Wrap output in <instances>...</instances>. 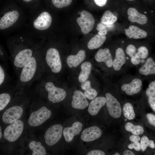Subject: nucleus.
Masks as SVG:
<instances>
[{"label": "nucleus", "mask_w": 155, "mask_h": 155, "mask_svg": "<svg viewBox=\"0 0 155 155\" xmlns=\"http://www.w3.org/2000/svg\"><path fill=\"white\" fill-rule=\"evenodd\" d=\"M15 6L7 5L0 10V35H11L24 28L28 13Z\"/></svg>", "instance_id": "2"}, {"label": "nucleus", "mask_w": 155, "mask_h": 155, "mask_svg": "<svg viewBox=\"0 0 155 155\" xmlns=\"http://www.w3.org/2000/svg\"><path fill=\"white\" fill-rule=\"evenodd\" d=\"M148 102L152 110L155 111V97L150 96L148 97Z\"/></svg>", "instance_id": "42"}, {"label": "nucleus", "mask_w": 155, "mask_h": 155, "mask_svg": "<svg viewBox=\"0 0 155 155\" xmlns=\"http://www.w3.org/2000/svg\"><path fill=\"white\" fill-rule=\"evenodd\" d=\"M105 96L106 106L109 115L114 118L120 117L121 114V108L119 101L110 93H106Z\"/></svg>", "instance_id": "10"}, {"label": "nucleus", "mask_w": 155, "mask_h": 155, "mask_svg": "<svg viewBox=\"0 0 155 155\" xmlns=\"http://www.w3.org/2000/svg\"><path fill=\"white\" fill-rule=\"evenodd\" d=\"M106 39V35L97 34L89 41L87 44L88 47L90 50L97 49L103 44Z\"/></svg>", "instance_id": "23"}, {"label": "nucleus", "mask_w": 155, "mask_h": 155, "mask_svg": "<svg viewBox=\"0 0 155 155\" xmlns=\"http://www.w3.org/2000/svg\"><path fill=\"white\" fill-rule=\"evenodd\" d=\"M102 134V130L99 127L93 126L86 128L83 131L81 138L85 142H92L99 138Z\"/></svg>", "instance_id": "12"}, {"label": "nucleus", "mask_w": 155, "mask_h": 155, "mask_svg": "<svg viewBox=\"0 0 155 155\" xmlns=\"http://www.w3.org/2000/svg\"><path fill=\"white\" fill-rule=\"evenodd\" d=\"M34 0H21L22 1L26 4H30Z\"/></svg>", "instance_id": "48"}, {"label": "nucleus", "mask_w": 155, "mask_h": 155, "mask_svg": "<svg viewBox=\"0 0 155 155\" xmlns=\"http://www.w3.org/2000/svg\"><path fill=\"white\" fill-rule=\"evenodd\" d=\"M137 53L141 59H144L148 56L149 52L146 47L143 46L138 48Z\"/></svg>", "instance_id": "34"}, {"label": "nucleus", "mask_w": 155, "mask_h": 155, "mask_svg": "<svg viewBox=\"0 0 155 155\" xmlns=\"http://www.w3.org/2000/svg\"><path fill=\"white\" fill-rule=\"evenodd\" d=\"M146 94L147 96H155V81L151 82L146 91Z\"/></svg>", "instance_id": "35"}, {"label": "nucleus", "mask_w": 155, "mask_h": 155, "mask_svg": "<svg viewBox=\"0 0 155 155\" xmlns=\"http://www.w3.org/2000/svg\"><path fill=\"white\" fill-rule=\"evenodd\" d=\"M129 139L133 143L138 142L140 139V138L139 136L134 135L131 136Z\"/></svg>", "instance_id": "46"}, {"label": "nucleus", "mask_w": 155, "mask_h": 155, "mask_svg": "<svg viewBox=\"0 0 155 155\" xmlns=\"http://www.w3.org/2000/svg\"><path fill=\"white\" fill-rule=\"evenodd\" d=\"M8 57L5 50L0 45V58H2L3 59L6 60Z\"/></svg>", "instance_id": "43"}, {"label": "nucleus", "mask_w": 155, "mask_h": 155, "mask_svg": "<svg viewBox=\"0 0 155 155\" xmlns=\"http://www.w3.org/2000/svg\"><path fill=\"white\" fill-rule=\"evenodd\" d=\"M136 51V49L135 46L131 44L128 45L126 49V53L131 57L135 54Z\"/></svg>", "instance_id": "36"}, {"label": "nucleus", "mask_w": 155, "mask_h": 155, "mask_svg": "<svg viewBox=\"0 0 155 155\" xmlns=\"http://www.w3.org/2000/svg\"><path fill=\"white\" fill-rule=\"evenodd\" d=\"M42 54L41 48L22 68L17 76L15 90H24L40 78L42 69Z\"/></svg>", "instance_id": "3"}, {"label": "nucleus", "mask_w": 155, "mask_h": 155, "mask_svg": "<svg viewBox=\"0 0 155 155\" xmlns=\"http://www.w3.org/2000/svg\"><path fill=\"white\" fill-rule=\"evenodd\" d=\"M126 0L128 1H134L135 0Z\"/></svg>", "instance_id": "52"}, {"label": "nucleus", "mask_w": 155, "mask_h": 155, "mask_svg": "<svg viewBox=\"0 0 155 155\" xmlns=\"http://www.w3.org/2000/svg\"><path fill=\"white\" fill-rule=\"evenodd\" d=\"M140 148L144 152L145 151L148 146L152 149L155 148V145L153 141L149 140L147 136H144L141 138L140 141Z\"/></svg>", "instance_id": "29"}, {"label": "nucleus", "mask_w": 155, "mask_h": 155, "mask_svg": "<svg viewBox=\"0 0 155 155\" xmlns=\"http://www.w3.org/2000/svg\"><path fill=\"white\" fill-rule=\"evenodd\" d=\"M125 31L126 35L130 38L141 39L147 36L146 31L134 25L130 26L128 28L125 30Z\"/></svg>", "instance_id": "19"}, {"label": "nucleus", "mask_w": 155, "mask_h": 155, "mask_svg": "<svg viewBox=\"0 0 155 155\" xmlns=\"http://www.w3.org/2000/svg\"><path fill=\"white\" fill-rule=\"evenodd\" d=\"M139 73L143 75H148L155 74V62L152 58L148 57L145 63L139 70Z\"/></svg>", "instance_id": "22"}, {"label": "nucleus", "mask_w": 155, "mask_h": 155, "mask_svg": "<svg viewBox=\"0 0 155 155\" xmlns=\"http://www.w3.org/2000/svg\"><path fill=\"white\" fill-rule=\"evenodd\" d=\"M113 25H106L102 22H100L97 25L96 27V29L99 31L98 34L101 35H106L108 31L113 27Z\"/></svg>", "instance_id": "31"}, {"label": "nucleus", "mask_w": 155, "mask_h": 155, "mask_svg": "<svg viewBox=\"0 0 155 155\" xmlns=\"http://www.w3.org/2000/svg\"><path fill=\"white\" fill-rule=\"evenodd\" d=\"M141 58L137 54V53L132 57L131 59V63L134 65H137L141 62Z\"/></svg>", "instance_id": "38"}, {"label": "nucleus", "mask_w": 155, "mask_h": 155, "mask_svg": "<svg viewBox=\"0 0 155 155\" xmlns=\"http://www.w3.org/2000/svg\"><path fill=\"white\" fill-rule=\"evenodd\" d=\"M123 114L125 117L129 120H132L135 117V114L131 104L129 102L126 103L123 108Z\"/></svg>", "instance_id": "28"}, {"label": "nucleus", "mask_w": 155, "mask_h": 155, "mask_svg": "<svg viewBox=\"0 0 155 155\" xmlns=\"http://www.w3.org/2000/svg\"><path fill=\"white\" fill-rule=\"evenodd\" d=\"M37 84L44 87L48 93V100L53 103H58L62 101L66 97V93L65 90L55 86L52 81L40 82Z\"/></svg>", "instance_id": "5"}, {"label": "nucleus", "mask_w": 155, "mask_h": 155, "mask_svg": "<svg viewBox=\"0 0 155 155\" xmlns=\"http://www.w3.org/2000/svg\"><path fill=\"white\" fill-rule=\"evenodd\" d=\"M51 115V111L43 106L31 114L28 120V124L32 127L39 126L49 119Z\"/></svg>", "instance_id": "7"}, {"label": "nucleus", "mask_w": 155, "mask_h": 155, "mask_svg": "<svg viewBox=\"0 0 155 155\" xmlns=\"http://www.w3.org/2000/svg\"><path fill=\"white\" fill-rule=\"evenodd\" d=\"M84 94L87 98L92 100L97 96L98 93L96 90L91 87L85 90Z\"/></svg>", "instance_id": "33"}, {"label": "nucleus", "mask_w": 155, "mask_h": 155, "mask_svg": "<svg viewBox=\"0 0 155 155\" xmlns=\"http://www.w3.org/2000/svg\"><path fill=\"white\" fill-rule=\"evenodd\" d=\"M72 0H51L53 5L55 7L61 8L70 5Z\"/></svg>", "instance_id": "32"}, {"label": "nucleus", "mask_w": 155, "mask_h": 155, "mask_svg": "<svg viewBox=\"0 0 155 155\" xmlns=\"http://www.w3.org/2000/svg\"><path fill=\"white\" fill-rule=\"evenodd\" d=\"M24 127V123L20 120L10 124L4 130L3 135L5 138L10 142L16 141L21 135Z\"/></svg>", "instance_id": "6"}, {"label": "nucleus", "mask_w": 155, "mask_h": 155, "mask_svg": "<svg viewBox=\"0 0 155 155\" xmlns=\"http://www.w3.org/2000/svg\"><path fill=\"white\" fill-rule=\"evenodd\" d=\"M30 149L32 151V155H45L46 151L44 147L40 142H36L33 141L30 142L29 145Z\"/></svg>", "instance_id": "25"}, {"label": "nucleus", "mask_w": 155, "mask_h": 155, "mask_svg": "<svg viewBox=\"0 0 155 155\" xmlns=\"http://www.w3.org/2000/svg\"><path fill=\"white\" fill-rule=\"evenodd\" d=\"M40 38L24 28L10 35L6 39L13 69L18 76L27 61L42 48Z\"/></svg>", "instance_id": "1"}, {"label": "nucleus", "mask_w": 155, "mask_h": 155, "mask_svg": "<svg viewBox=\"0 0 155 155\" xmlns=\"http://www.w3.org/2000/svg\"><path fill=\"white\" fill-rule=\"evenodd\" d=\"M117 18L110 11L107 10L104 13L101 19V22L106 25L113 24L117 20Z\"/></svg>", "instance_id": "27"}, {"label": "nucleus", "mask_w": 155, "mask_h": 155, "mask_svg": "<svg viewBox=\"0 0 155 155\" xmlns=\"http://www.w3.org/2000/svg\"><path fill=\"white\" fill-rule=\"evenodd\" d=\"M6 78V72L3 68L0 65V86L3 84Z\"/></svg>", "instance_id": "37"}, {"label": "nucleus", "mask_w": 155, "mask_h": 155, "mask_svg": "<svg viewBox=\"0 0 155 155\" xmlns=\"http://www.w3.org/2000/svg\"><path fill=\"white\" fill-rule=\"evenodd\" d=\"M2 136V130L1 127L0 126V139L1 138Z\"/></svg>", "instance_id": "49"}, {"label": "nucleus", "mask_w": 155, "mask_h": 155, "mask_svg": "<svg viewBox=\"0 0 155 155\" xmlns=\"http://www.w3.org/2000/svg\"><path fill=\"white\" fill-rule=\"evenodd\" d=\"M142 86L141 80L135 78L128 84H123L121 87L122 90L125 92L128 95H133L139 93Z\"/></svg>", "instance_id": "14"}, {"label": "nucleus", "mask_w": 155, "mask_h": 155, "mask_svg": "<svg viewBox=\"0 0 155 155\" xmlns=\"http://www.w3.org/2000/svg\"><path fill=\"white\" fill-rule=\"evenodd\" d=\"M94 1L97 5L102 7L106 5L107 0H94Z\"/></svg>", "instance_id": "45"}, {"label": "nucleus", "mask_w": 155, "mask_h": 155, "mask_svg": "<svg viewBox=\"0 0 155 155\" xmlns=\"http://www.w3.org/2000/svg\"><path fill=\"white\" fill-rule=\"evenodd\" d=\"M92 68V64L89 62H85L82 64L81 71L78 77L80 82L82 83L88 80L91 73Z\"/></svg>", "instance_id": "24"}, {"label": "nucleus", "mask_w": 155, "mask_h": 155, "mask_svg": "<svg viewBox=\"0 0 155 155\" xmlns=\"http://www.w3.org/2000/svg\"><path fill=\"white\" fill-rule=\"evenodd\" d=\"M91 87V84L90 81L89 80L85 81L82 83L81 85L82 89L85 90Z\"/></svg>", "instance_id": "44"}, {"label": "nucleus", "mask_w": 155, "mask_h": 155, "mask_svg": "<svg viewBox=\"0 0 155 155\" xmlns=\"http://www.w3.org/2000/svg\"><path fill=\"white\" fill-rule=\"evenodd\" d=\"M83 124L80 122H74L71 127L65 128L63 131L65 141L67 142H71L74 137L80 132L82 128Z\"/></svg>", "instance_id": "15"}, {"label": "nucleus", "mask_w": 155, "mask_h": 155, "mask_svg": "<svg viewBox=\"0 0 155 155\" xmlns=\"http://www.w3.org/2000/svg\"><path fill=\"white\" fill-rule=\"evenodd\" d=\"M63 133V127L59 124L54 125L46 130L44 136L46 144L51 146L56 144L61 139Z\"/></svg>", "instance_id": "8"}, {"label": "nucleus", "mask_w": 155, "mask_h": 155, "mask_svg": "<svg viewBox=\"0 0 155 155\" xmlns=\"http://www.w3.org/2000/svg\"><path fill=\"white\" fill-rule=\"evenodd\" d=\"M113 13V15L117 17L118 14H117V12H114V13Z\"/></svg>", "instance_id": "50"}, {"label": "nucleus", "mask_w": 155, "mask_h": 155, "mask_svg": "<svg viewBox=\"0 0 155 155\" xmlns=\"http://www.w3.org/2000/svg\"><path fill=\"white\" fill-rule=\"evenodd\" d=\"M80 16L77 19V22L81 31L84 34L88 33L92 30L95 24V20L92 15L88 11L84 10L81 12Z\"/></svg>", "instance_id": "9"}, {"label": "nucleus", "mask_w": 155, "mask_h": 155, "mask_svg": "<svg viewBox=\"0 0 155 155\" xmlns=\"http://www.w3.org/2000/svg\"><path fill=\"white\" fill-rule=\"evenodd\" d=\"M128 148L131 149L134 148L137 151H140L141 150L140 143L138 142H136L129 144L128 146Z\"/></svg>", "instance_id": "39"}, {"label": "nucleus", "mask_w": 155, "mask_h": 155, "mask_svg": "<svg viewBox=\"0 0 155 155\" xmlns=\"http://www.w3.org/2000/svg\"><path fill=\"white\" fill-rule=\"evenodd\" d=\"M44 61L50 71L53 73L59 72L62 69V63L59 52L56 48L50 47L45 52Z\"/></svg>", "instance_id": "4"}, {"label": "nucleus", "mask_w": 155, "mask_h": 155, "mask_svg": "<svg viewBox=\"0 0 155 155\" xmlns=\"http://www.w3.org/2000/svg\"><path fill=\"white\" fill-rule=\"evenodd\" d=\"M87 155H105V153L103 151L100 150H94L88 152Z\"/></svg>", "instance_id": "41"}, {"label": "nucleus", "mask_w": 155, "mask_h": 155, "mask_svg": "<svg viewBox=\"0 0 155 155\" xmlns=\"http://www.w3.org/2000/svg\"><path fill=\"white\" fill-rule=\"evenodd\" d=\"M127 13L129 20L132 22H136L140 24L143 25L147 22V17L145 15L140 13L134 8H128Z\"/></svg>", "instance_id": "17"}, {"label": "nucleus", "mask_w": 155, "mask_h": 155, "mask_svg": "<svg viewBox=\"0 0 155 155\" xmlns=\"http://www.w3.org/2000/svg\"><path fill=\"white\" fill-rule=\"evenodd\" d=\"M86 56V52L83 50H80L75 55L69 56L67 59V63L68 66L70 68L77 67L84 60Z\"/></svg>", "instance_id": "20"}, {"label": "nucleus", "mask_w": 155, "mask_h": 155, "mask_svg": "<svg viewBox=\"0 0 155 155\" xmlns=\"http://www.w3.org/2000/svg\"><path fill=\"white\" fill-rule=\"evenodd\" d=\"M106 103V99L104 97L99 96L94 98L88 105L89 113L92 116L96 115Z\"/></svg>", "instance_id": "18"}, {"label": "nucleus", "mask_w": 155, "mask_h": 155, "mask_svg": "<svg viewBox=\"0 0 155 155\" xmlns=\"http://www.w3.org/2000/svg\"><path fill=\"white\" fill-rule=\"evenodd\" d=\"M23 113V108L16 105L7 109L4 113L2 121L6 124H11L17 120L22 116Z\"/></svg>", "instance_id": "11"}, {"label": "nucleus", "mask_w": 155, "mask_h": 155, "mask_svg": "<svg viewBox=\"0 0 155 155\" xmlns=\"http://www.w3.org/2000/svg\"><path fill=\"white\" fill-rule=\"evenodd\" d=\"M88 105V102L83 92L78 90L74 92L71 102V105L73 108L83 110L87 107Z\"/></svg>", "instance_id": "13"}, {"label": "nucleus", "mask_w": 155, "mask_h": 155, "mask_svg": "<svg viewBox=\"0 0 155 155\" xmlns=\"http://www.w3.org/2000/svg\"><path fill=\"white\" fill-rule=\"evenodd\" d=\"M115 57L113 61V66L114 69L119 71L126 62V57L123 49L121 48L116 51Z\"/></svg>", "instance_id": "21"}, {"label": "nucleus", "mask_w": 155, "mask_h": 155, "mask_svg": "<svg viewBox=\"0 0 155 155\" xmlns=\"http://www.w3.org/2000/svg\"><path fill=\"white\" fill-rule=\"evenodd\" d=\"M124 155H134L135 154L131 151L128 150H125L123 153Z\"/></svg>", "instance_id": "47"}, {"label": "nucleus", "mask_w": 155, "mask_h": 155, "mask_svg": "<svg viewBox=\"0 0 155 155\" xmlns=\"http://www.w3.org/2000/svg\"><path fill=\"white\" fill-rule=\"evenodd\" d=\"M125 129L129 132H131L134 135H139L143 133L144 130L141 125H134L131 122H128L125 125Z\"/></svg>", "instance_id": "26"}, {"label": "nucleus", "mask_w": 155, "mask_h": 155, "mask_svg": "<svg viewBox=\"0 0 155 155\" xmlns=\"http://www.w3.org/2000/svg\"><path fill=\"white\" fill-rule=\"evenodd\" d=\"M149 123L154 126H155V116L152 113H148L146 115Z\"/></svg>", "instance_id": "40"}, {"label": "nucleus", "mask_w": 155, "mask_h": 155, "mask_svg": "<svg viewBox=\"0 0 155 155\" xmlns=\"http://www.w3.org/2000/svg\"><path fill=\"white\" fill-rule=\"evenodd\" d=\"M95 58L98 62H104L109 68L113 66V61L109 50L108 48L100 49L96 53Z\"/></svg>", "instance_id": "16"}, {"label": "nucleus", "mask_w": 155, "mask_h": 155, "mask_svg": "<svg viewBox=\"0 0 155 155\" xmlns=\"http://www.w3.org/2000/svg\"><path fill=\"white\" fill-rule=\"evenodd\" d=\"M11 100V95L9 93L4 92L0 94V111L5 108Z\"/></svg>", "instance_id": "30"}, {"label": "nucleus", "mask_w": 155, "mask_h": 155, "mask_svg": "<svg viewBox=\"0 0 155 155\" xmlns=\"http://www.w3.org/2000/svg\"><path fill=\"white\" fill-rule=\"evenodd\" d=\"M115 155H119V154L118 152H117L114 154Z\"/></svg>", "instance_id": "51"}]
</instances>
